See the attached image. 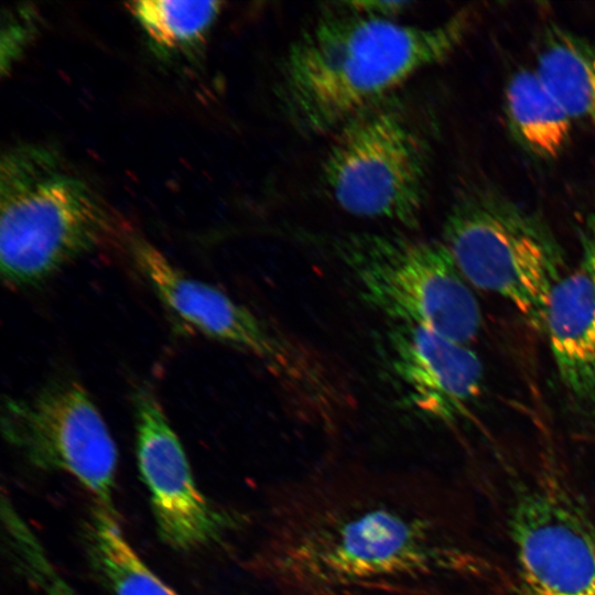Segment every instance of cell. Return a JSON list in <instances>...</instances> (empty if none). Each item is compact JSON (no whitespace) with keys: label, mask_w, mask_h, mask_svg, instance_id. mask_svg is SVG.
<instances>
[{"label":"cell","mask_w":595,"mask_h":595,"mask_svg":"<svg viewBox=\"0 0 595 595\" xmlns=\"http://www.w3.org/2000/svg\"><path fill=\"white\" fill-rule=\"evenodd\" d=\"M256 558L273 595H445L484 574L430 485L361 468L278 488Z\"/></svg>","instance_id":"1"},{"label":"cell","mask_w":595,"mask_h":595,"mask_svg":"<svg viewBox=\"0 0 595 595\" xmlns=\"http://www.w3.org/2000/svg\"><path fill=\"white\" fill-rule=\"evenodd\" d=\"M346 10L311 24L282 62L280 104L289 120L309 136L333 134L419 72L446 60L472 22L467 10L428 28Z\"/></svg>","instance_id":"2"},{"label":"cell","mask_w":595,"mask_h":595,"mask_svg":"<svg viewBox=\"0 0 595 595\" xmlns=\"http://www.w3.org/2000/svg\"><path fill=\"white\" fill-rule=\"evenodd\" d=\"M95 192L53 149L8 150L0 165V269L11 288L42 284L106 237Z\"/></svg>","instance_id":"3"},{"label":"cell","mask_w":595,"mask_h":595,"mask_svg":"<svg viewBox=\"0 0 595 595\" xmlns=\"http://www.w3.org/2000/svg\"><path fill=\"white\" fill-rule=\"evenodd\" d=\"M442 241L470 285L507 300L544 333L564 258L539 215L494 187L468 185L450 207Z\"/></svg>","instance_id":"4"},{"label":"cell","mask_w":595,"mask_h":595,"mask_svg":"<svg viewBox=\"0 0 595 595\" xmlns=\"http://www.w3.org/2000/svg\"><path fill=\"white\" fill-rule=\"evenodd\" d=\"M332 248L363 301L389 323L466 345L477 337L479 304L442 240L363 232L338 237Z\"/></svg>","instance_id":"5"},{"label":"cell","mask_w":595,"mask_h":595,"mask_svg":"<svg viewBox=\"0 0 595 595\" xmlns=\"http://www.w3.org/2000/svg\"><path fill=\"white\" fill-rule=\"evenodd\" d=\"M322 178L346 213L414 228L426 196L430 144L404 108L388 98L333 134Z\"/></svg>","instance_id":"6"},{"label":"cell","mask_w":595,"mask_h":595,"mask_svg":"<svg viewBox=\"0 0 595 595\" xmlns=\"http://www.w3.org/2000/svg\"><path fill=\"white\" fill-rule=\"evenodd\" d=\"M506 532L511 572L502 595H595V520L555 467L511 486Z\"/></svg>","instance_id":"7"},{"label":"cell","mask_w":595,"mask_h":595,"mask_svg":"<svg viewBox=\"0 0 595 595\" xmlns=\"http://www.w3.org/2000/svg\"><path fill=\"white\" fill-rule=\"evenodd\" d=\"M2 432L31 464L74 477L96 506L112 515L118 454L101 413L72 380L46 386L30 398H6Z\"/></svg>","instance_id":"8"},{"label":"cell","mask_w":595,"mask_h":595,"mask_svg":"<svg viewBox=\"0 0 595 595\" xmlns=\"http://www.w3.org/2000/svg\"><path fill=\"white\" fill-rule=\"evenodd\" d=\"M136 454L162 541L188 551L220 540L237 519L198 489L181 441L153 392L133 394Z\"/></svg>","instance_id":"9"},{"label":"cell","mask_w":595,"mask_h":595,"mask_svg":"<svg viewBox=\"0 0 595 595\" xmlns=\"http://www.w3.org/2000/svg\"><path fill=\"white\" fill-rule=\"evenodd\" d=\"M381 344L389 377L405 405L446 424L469 414L482 393L484 371L468 345L394 323H389Z\"/></svg>","instance_id":"10"},{"label":"cell","mask_w":595,"mask_h":595,"mask_svg":"<svg viewBox=\"0 0 595 595\" xmlns=\"http://www.w3.org/2000/svg\"><path fill=\"white\" fill-rule=\"evenodd\" d=\"M544 333L569 396L595 416V289L582 269L555 285Z\"/></svg>","instance_id":"11"},{"label":"cell","mask_w":595,"mask_h":595,"mask_svg":"<svg viewBox=\"0 0 595 595\" xmlns=\"http://www.w3.org/2000/svg\"><path fill=\"white\" fill-rule=\"evenodd\" d=\"M131 256L164 305L205 336L235 343L249 309L224 291L191 278L149 241L134 238Z\"/></svg>","instance_id":"12"},{"label":"cell","mask_w":595,"mask_h":595,"mask_svg":"<svg viewBox=\"0 0 595 595\" xmlns=\"http://www.w3.org/2000/svg\"><path fill=\"white\" fill-rule=\"evenodd\" d=\"M534 71L572 120L595 126V46L565 28L549 25Z\"/></svg>","instance_id":"13"},{"label":"cell","mask_w":595,"mask_h":595,"mask_svg":"<svg viewBox=\"0 0 595 595\" xmlns=\"http://www.w3.org/2000/svg\"><path fill=\"white\" fill-rule=\"evenodd\" d=\"M507 118L512 133L533 155L559 156L571 139L573 120L549 91L534 69H520L505 90Z\"/></svg>","instance_id":"14"},{"label":"cell","mask_w":595,"mask_h":595,"mask_svg":"<svg viewBox=\"0 0 595 595\" xmlns=\"http://www.w3.org/2000/svg\"><path fill=\"white\" fill-rule=\"evenodd\" d=\"M86 532L91 564L112 595H177L139 558L116 515L96 506Z\"/></svg>","instance_id":"15"},{"label":"cell","mask_w":595,"mask_h":595,"mask_svg":"<svg viewBox=\"0 0 595 595\" xmlns=\"http://www.w3.org/2000/svg\"><path fill=\"white\" fill-rule=\"evenodd\" d=\"M150 41L162 50H186L202 42L214 24L218 1L144 0L128 3Z\"/></svg>","instance_id":"16"},{"label":"cell","mask_w":595,"mask_h":595,"mask_svg":"<svg viewBox=\"0 0 595 595\" xmlns=\"http://www.w3.org/2000/svg\"><path fill=\"white\" fill-rule=\"evenodd\" d=\"M346 9L359 14L391 19L401 14L412 4L409 1H350L343 3Z\"/></svg>","instance_id":"17"},{"label":"cell","mask_w":595,"mask_h":595,"mask_svg":"<svg viewBox=\"0 0 595 595\" xmlns=\"http://www.w3.org/2000/svg\"><path fill=\"white\" fill-rule=\"evenodd\" d=\"M582 267L595 289V210L585 220L581 234Z\"/></svg>","instance_id":"18"},{"label":"cell","mask_w":595,"mask_h":595,"mask_svg":"<svg viewBox=\"0 0 595 595\" xmlns=\"http://www.w3.org/2000/svg\"><path fill=\"white\" fill-rule=\"evenodd\" d=\"M66 595H77V594H76V592H71V593H68Z\"/></svg>","instance_id":"19"}]
</instances>
